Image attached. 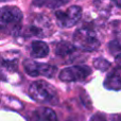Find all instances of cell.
<instances>
[{
    "label": "cell",
    "mask_w": 121,
    "mask_h": 121,
    "mask_svg": "<svg viewBox=\"0 0 121 121\" xmlns=\"http://www.w3.org/2000/svg\"><path fill=\"white\" fill-rule=\"evenodd\" d=\"M29 96L34 101L43 104L57 105L59 97L55 88L46 81H35L30 85Z\"/></svg>",
    "instance_id": "obj_1"
},
{
    "label": "cell",
    "mask_w": 121,
    "mask_h": 121,
    "mask_svg": "<svg viewBox=\"0 0 121 121\" xmlns=\"http://www.w3.org/2000/svg\"><path fill=\"white\" fill-rule=\"evenodd\" d=\"M72 42V44L77 47V49L87 51V52L97 50L101 44L96 31L88 27L78 29L73 34Z\"/></svg>",
    "instance_id": "obj_2"
},
{
    "label": "cell",
    "mask_w": 121,
    "mask_h": 121,
    "mask_svg": "<svg viewBox=\"0 0 121 121\" xmlns=\"http://www.w3.org/2000/svg\"><path fill=\"white\" fill-rule=\"evenodd\" d=\"M52 22L45 15H36L32 17L30 22L23 30V35L26 37H39L45 38L52 34Z\"/></svg>",
    "instance_id": "obj_3"
},
{
    "label": "cell",
    "mask_w": 121,
    "mask_h": 121,
    "mask_svg": "<svg viewBox=\"0 0 121 121\" xmlns=\"http://www.w3.org/2000/svg\"><path fill=\"white\" fill-rule=\"evenodd\" d=\"M22 17V12L17 6H3L0 15L2 30L10 34H18L20 32Z\"/></svg>",
    "instance_id": "obj_4"
},
{
    "label": "cell",
    "mask_w": 121,
    "mask_h": 121,
    "mask_svg": "<svg viewBox=\"0 0 121 121\" xmlns=\"http://www.w3.org/2000/svg\"><path fill=\"white\" fill-rule=\"evenodd\" d=\"M82 17V9L79 5H72L65 11H56L55 19L57 25L63 29L71 28L80 21Z\"/></svg>",
    "instance_id": "obj_5"
},
{
    "label": "cell",
    "mask_w": 121,
    "mask_h": 121,
    "mask_svg": "<svg viewBox=\"0 0 121 121\" xmlns=\"http://www.w3.org/2000/svg\"><path fill=\"white\" fill-rule=\"evenodd\" d=\"M25 70L30 77H46L53 78L56 73V67L46 63H38L32 60H26L23 62Z\"/></svg>",
    "instance_id": "obj_6"
},
{
    "label": "cell",
    "mask_w": 121,
    "mask_h": 121,
    "mask_svg": "<svg viewBox=\"0 0 121 121\" xmlns=\"http://www.w3.org/2000/svg\"><path fill=\"white\" fill-rule=\"evenodd\" d=\"M91 74V68L86 65H77L64 68L60 72V80L63 82L84 81Z\"/></svg>",
    "instance_id": "obj_7"
},
{
    "label": "cell",
    "mask_w": 121,
    "mask_h": 121,
    "mask_svg": "<svg viewBox=\"0 0 121 121\" xmlns=\"http://www.w3.org/2000/svg\"><path fill=\"white\" fill-rule=\"evenodd\" d=\"M28 121H59L55 113L49 107H38L27 116Z\"/></svg>",
    "instance_id": "obj_8"
},
{
    "label": "cell",
    "mask_w": 121,
    "mask_h": 121,
    "mask_svg": "<svg viewBox=\"0 0 121 121\" xmlns=\"http://www.w3.org/2000/svg\"><path fill=\"white\" fill-rule=\"evenodd\" d=\"M104 87L112 90L121 89V66L117 65V67L111 70V72L105 78Z\"/></svg>",
    "instance_id": "obj_9"
},
{
    "label": "cell",
    "mask_w": 121,
    "mask_h": 121,
    "mask_svg": "<svg viewBox=\"0 0 121 121\" xmlns=\"http://www.w3.org/2000/svg\"><path fill=\"white\" fill-rule=\"evenodd\" d=\"M49 47L45 42L35 40L31 45V56L34 59H43L49 54Z\"/></svg>",
    "instance_id": "obj_10"
},
{
    "label": "cell",
    "mask_w": 121,
    "mask_h": 121,
    "mask_svg": "<svg viewBox=\"0 0 121 121\" xmlns=\"http://www.w3.org/2000/svg\"><path fill=\"white\" fill-rule=\"evenodd\" d=\"M70 0H33L32 4L37 8H48V9H57L67 4Z\"/></svg>",
    "instance_id": "obj_11"
},
{
    "label": "cell",
    "mask_w": 121,
    "mask_h": 121,
    "mask_svg": "<svg viewBox=\"0 0 121 121\" xmlns=\"http://www.w3.org/2000/svg\"><path fill=\"white\" fill-rule=\"evenodd\" d=\"M75 50H78L77 47L73 44L70 43H65V42H60L55 46V53L60 56H67L70 55L74 52Z\"/></svg>",
    "instance_id": "obj_12"
},
{
    "label": "cell",
    "mask_w": 121,
    "mask_h": 121,
    "mask_svg": "<svg viewBox=\"0 0 121 121\" xmlns=\"http://www.w3.org/2000/svg\"><path fill=\"white\" fill-rule=\"evenodd\" d=\"M108 48L113 54L117 55L118 53L121 54V32L116 34L115 38L108 44Z\"/></svg>",
    "instance_id": "obj_13"
},
{
    "label": "cell",
    "mask_w": 121,
    "mask_h": 121,
    "mask_svg": "<svg viewBox=\"0 0 121 121\" xmlns=\"http://www.w3.org/2000/svg\"><path fill=\"white\" fill-rule=\"evenodd\" d=\"M94 66H95V68L99 69V70H101V71H106L107 69L111 67V63L105 59L99 57V59H96L94 60Z\"/></svg>",
    "instance_id": "obj_14"
},
{
    "label": "cell",
    "mask_w": 121,
    "mask_h": 121,
    "mask_svg": "<svg viewBox=\"0 0 121 121\" xmlns=\"http://www.w3.org/2000/svg\"><path fill=\"white\" fill-rule=\"evenodd\" d=\"M89 121H107V119L103 114L97 113V114H95V115L91 116V118H90Z\"/></svg>",
    "instance_id": "obj_15"
},
{
    "label": "cell",
    "mask_w": 121,
    "mask_h": 121,
    "mask_svg": "<svg viewBox=\"0 0 121 121\" xmlns=\"http://www.w3.org/2000/svg\"><path fill=\"white\" fill-rule=\"evenodd\" d=\"M112 121H121V114H116L112 116Z\"/></svg>",
    "instance_id": "obj_16"
},
{
    "label": "cell",
    "mask_w": 121,
    "mask_h": 121,
    "mask_svg": "<svg viewBox=\"0 0 121 121\" xmlns=\"http://www.w3.org/2000/svg\"><path fill=\"white\" fill-rule=\"evenodd\" d=\"M116 63H117V65H119L121 66V54H118L117 56H116Z\"/></svg>",
    "instance_id": "obj_17"
},
{
    "label": "cell",
    "mask_w": 121,
    "mask_h": 121,
    "mask_svg": "<svg viewBox=\"0 0 121 121\" xmlns=\"http://www.w3.org/2000/svg\"><path fill=\"white\" fill-rule=\"evenodd\" d=\"M114 2H115V4L118 6V8L121 9V0H113Z\"/></svg>",
    "instance_id": "obj_18"
},
{
    "label": "cell",
    "mask_w": 121,
    "mask_h": 121,
    "mask_svg": "<svg viewBox=\"0 0 121 121\" xmlns=\"http://www.w3.org/2000/svg\"><path fill=\"white\" fill-rule=\"evenodd\" d=\"M1 1H2V2H4V1H8V0H1Z\"/></svg>",
    "instance_id": "obj_19"
},
{
    "label": "cell",
    "mask_w": 121,
    "mask_h": 121,
    "mask_svg": "<svg viewBox=\"0 0 121 121\" xmlns=\"http://www.w3.org/2000/svg\"><path fill=\"white\" fill-rule=\"evenodd\" d=\"M69 121H70V120H69Z\"/></svg>",
    "instance_id": "obj_20"
}]
</instances>
